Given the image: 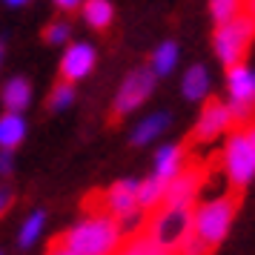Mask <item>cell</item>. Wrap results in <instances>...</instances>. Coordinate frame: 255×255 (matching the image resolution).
I'll list each match as a JSON object with an SVG mask.
<instances>
[{
    "label": "cell",
    "mask_w": 255,
    "mask_h": 255,
    "mask_svg": "<svg viewBox=\"0 0 255 255\" xmlns=\"http://www.w3.org/2000/svg\"><path fill=\"white\" fill-rule=\"evenodd\" d=\"M0 60H3V46H0Z\"/></svg>",
    "instance_id": "obj_33"
},
{
    "label": "cell",
    "mask_w": 255,
    "mask_h": 255,
    "mask_svg": "<svg viewBox=\"0 0 255 255\" xmlns=\"http://www.w3.org/2000/svg\"><path fill=\"white\" fill-rule=\"evenodd\" d=\"M247 135H250V143H253V149H255V124L247 129Z\"/></svg>",
    "instance_id": "obj_31"
},
{
    "label": "cell",
    "mask_w": 255,
    "mask_h": 255,
    "mask_svg": "<svg viewBox=\"0 0 255 255\" xmlns=\"http://www.w3.org/2000/svg\"><path fill=\"white\" fill-rule=\"evenodd\" d=\"M238 209V195H218L212 201H204L198 209H192V232L204 238L209 247H218L232 227Z\"/></svg>",
    "instance_id": "obj_3"
},
{
    "label": "cell",
    "mask_w": 255,
    "mask_h": 255,
    "mask_svg": "<svg viewBox=\"0 0 255 255\" xmlns=\"http://www.w3.org/2000/svg\"><path fill=\"white\" fill-rule=\"evenodd\" d=\"M69 23H52L46 29V40L49 43H55V46H60V43H66L69 40Z\"/></svg>",
    "instance_id": "obj_24"
},
{
    "label": "cell",
    "mask_w": 255,
    "mask_h": 255,
    "mask_svg": "<svg viewBox=\"0 0 255 255\" xmlns=\"http://www.w3.org/2000/svg\"><path fill=\"white\" fill-rule=\"evenodd\" d=\"M253 37H255V20L250 14H235L227 23H218L215 37H212L218 60L227 69L235 66V63H241L250 43H253Z\"/></svg>",
    "instance_id": "obj_4"
},
{
    "label": "cell",
    "mask_w": 255,
    "mask_h": 255,
    "mask_svg": "<svg viewBox=\"0 0 255 255\" xmlns=\"http://www.w3.org/2000/svg\"><path fill=\"white\" fill-rule=\"evenodd\" d=\"M209 250H212V247H209V244L204 241V238H198L195 232H189L184 241L178 244L175 255H209Z\"/></svg>",
    "instance_id": "obj_23"
},
{
    "label": "cell",
    "mask_w": 255,
    "mask_h": 255,
    "mask_svg": "<svg viewBox=\"0 0 255 255\" xmlns=\"http://www.w3.org/2000/svg\"><path fill=\"white\" fill-rule=\"evenodd\" d=\"M155 72L152 69H135L127 75V81L121 83L118 89V98H115V118H124L129 112H135L146 98L152 95L155 89Z\"/></svg>",
    "instance_id": "obj_8"
},
{
    "label": "cell",
    "mask_w": 255,
    "mask_h": 255,
    "mask_svg": "<svg viewBox=\"0 0 255 255\" xmlns=\"http://www.w3.org/2000/svg\"><path fill=\"white\" fill-rule=\"evenodd\" d=\"M204 184V169L201 166H184L181 172L166 181L163 204L166 207H192Z\"/></svg>",
    "instance_id": "obj_9"
},
{
    "label": "cell",
    "mask_w": 255,
    "mask_h": 255,
    "mask_svg": "<svg viewBox=\"0 0 255 255\" xmlns=\"http://www.w3.org/2000/svg\"><path fill=\"white\" fill-rule=\"evenodd\" d=\"M189 232H192V207H166L163 204V209H158L146 224V235L172 253Z\"/></svg>",
    "instance_id": "obj_5"
},
{
    "label": "cell",
    "mask_w": 255,
    "mask_h": 255,
    "mask_svg": "<svg viewBox=\"0 0 255 255\" xmlns=\"http://www.w3.org/2000/svg\"><path fill=\"white\" fill-rule=\"evenodd\" d=\"M230 127H232L230 106L221 104V101H209V104L204 106L201 118H198L195 129H192V140H195V143H209V140L221 138Z\"/></svg>",
    "instance_id": "obj_10"
},
{
    "label": "cell",
    "mask_w": 255,
    "mask_h": 255,
    "mask_svg": "<svg viewBox=\"0 0 255 255\" xmlns=\"http://www.w3.org/2000/svg\"><path fill=\"white\" fill-rule=\"evenodd\" d=\"M46 255H78L72 247H66V244L60 241V238H55V241L49 244V250H46Z\"/></svg>",
    "instance_id": "obj_26"
},
{
    "label": "cell",
    "mask_w": 255,
    "mask_h": 255,
    "mask_svg": "<svg viewBox=\"0 0 255 255\" xmlns=\"http://www.w3.org/2000/svg\"><path fill=\"white\" fill-rule=\"evenodd\" d=\"M92 69H95V49L89 43H72L66 49L63 60H60V78L69 83H78L83 78H89Z\"/></svg>",
    "instance_id": "obj_11"
},
{
    "label": "cell",
    "mask_w": 255,
    "mask_h": 255,
    "mask_svg": "<svg viewBox=\"0 0 255 255\" xmlns=\"http://www.w3.org/2000/svg\"><path fill=\"white\" fill-rule=\"evenodd\" d=\"M12 169H14L12 149H0V175H12Z\"/></svg>",
    "instance_id": "obj_25"
},
{
    "label": "cell",
    "mask_w": 255,
    "mask_h": 255,
    "mask_svg": "<svg viewBox=\"0 0 255 255\" xmlns=\"http://www.w3.org/2000/svg\"><path fill=\"white\" fill-rule=\"evenodd\" d=\"M0 255H3V253H0Z\"/></svg>",
    "instance_id": "obj_34"
},
{
    "label": "cell",
    "mask_w": 255,
    "mask_h": 255,
    "mask_svg": "<svg viewBox=\"0 0 255 255\" xmlns=\"http://www.w3.org/2000/svg\"><path fill=\"white\" fill-rule=\"evenodd\" d=\"M86 207L109 212L124 235H135L143 227V209L138 207V181H121L112 189H106L104 195H95L92 204L86 201Z\"/></svg>",
    "instance_id": "obj_2"
},
{
    "label": "cell",
    "mask_w": 255,
    "mask_h": 255,
    "mask_svg": "<svg viewBox=\"0 0 255 255\" xmlns=\"http://www.w3.org/2000/svg\"><path fill=\"white\" fill-rule=\"evenodd\" d=\"M163 192H166V181L158 178V175H152V178H146V181H138V207L143 209V212L161 207Z\"/></svg>",
    "instance_id": "obj_16"
},
{
    "label": "cell",
    "mask_w": 255,
    "mask_h": 255,
    "mask_svg": "<svg viewBox=\"0 0 255 255\" xmlns=\"http://www.w3.org/2000/svg\"><path fill=\"white\" fill-rule=\"evenodd\" d=\"M115 255H146V253H143V247L138 244V238H132L127 247H118V253H115Z\"/></svg>",
    "instance_id": "obj_27"
},
{
    "label": "cell",
    "mask_w": 255,
    "mask_h": 255,
    "mask_svg": "<svg viewBox=\"0 0 255 255\" xmlns=\"http://www.w3.org/2000/svg\"><path fill=\"white\" fill-rule=\"evenodd\" d=\"M12 207V192L6 189V186H0V218L6 215V209Z\"/></svg>",
    "instance_id": "obj_28"
},
{
    "label": "cell",
    "mask_w": 255,
    "mask_h": 255,
    "mask_svg": "<svg viewBox=\"0 0 255 255\" xmlns=\"http://www.w3.org/2000/svg\"><path fill=\"white\" fill-rule=\"evenodd\" d=\"M112 14H115V9L109 0H86L83 3V20L92 29H106L112 23Z\"/></svg>",
    "instance_id": "obj_18"
},
{
    "label": "cell",
    "mask_w": 255,
    "mask_h": 255,
    "mask_svg": "<svg viewBox=\"0 0 255 255\" xmlns=\"http://www.w3.org/2000/svg\"><path fill=\"white\" fill-rule=\"evenodd\" d=\"M26 138L23 112H9L0 118V149H17Z\"/></svg>",
    "instance_id": "obj_13"
},
{
    "label": "cell",
    "mask_w": 255,
    "mask_h": 255,
    "mask_svg": "<svg viewBox=\"0 0 255 255\" xmlns=\"http://www.w3.org/2000/svg\"><path fill=\"white\" fill-rule=\"evenodd\" d=\"M224 169L235 189H244L255 178V149L247 132H232L224 149Z\"/></svg>",
    "instance_id": "obj_6"
},
{
    "label": "cell",
    "mask_w": 255,
    "mask_h": 255,
    "mask_svg": "<svg viewBox=\"0 0 255 255\" xmlns=\"http://www.w3.org/2000/svg\"><path fill=\"white\" fill-rule=\"evenodd\" d=\"M43 224H46V215H43V212H32V215L23 221V227H20L17 244H20V247H35V241L40 238V232H43Z\"/></svg>",
    "instance_id": "obj_20"
},
{
    "label": "cell",
    "mask_w": 255,
    "mask_h": 255,
    "mask_svg": "<svg viewBox=\"0 0 255 255\" xmlns=\"http://www.w3.org/2000/svg\"><path fill=\"white\" fill-rule=\"evenodd\" d=\"M184 158H186L184 146L166 143V146H161V149L155 152V172L152 175H158V178H163V181H169V178H175V175L186 166Z\"/></svg>",
    "instance_id": "obj_12"
},
{
    "label": "cell",
    "mask_w": 255,
    "mask_h": 255,
    "mask_svg": "<svg viewBox=\"0 0 255 255\" xmlns=\"http://www.w3.org/2000/svg\"><path fill=\"white\" fill-rule=\"evenodd\" d=\"M166 127H169V115H166V112H155V115L143 118L138 127H135V132H132V143L143 146V143L155 140L158 135H163Z\"/></svg>",
    "instance_id": "obj_15"
},
{
    "label": "cell",
    "mask_w": 255,
    "mask_h": 255,
    "mask_svg": "<svg viewBox=\"0 0 255 255\" xmlns=\"http://www.w3.org/2000/svg\"><path fill=\"white\" fill-rule=\"evenodd\" d=\"M244 6H247V14L255 20V0H244Z\"/></svg>",
    "instance_id": "obj_30"
},
{
    "label": "cell",
    "mask_w": 255,
    "mask_h": 255,
    "mask_svg": "<svg viewBox=\"0 0 255 255\" xmlns=\"http://www.w3.org/2000/svg\"><path fill=\"white\" fill-rule=\"evenodd\" d=\"M0 98L9 112H26V106L32 104V86L26 78H12V81H6Z\"/></svg>",
    "instance_id": "obj_14"
},
{
    "label": "cell",
    "mask_w": 255,
    "mask_h": 255,
    "mask_svg": "<svg viewBox=\"0 0 255 255\" xmlns=\"http://www.w3.org/2000/svg\"><path fill=\"white\" fill-rule=\"evenodd\" d=\"M175 63H178V46H175L172 40H166L161 46L155 49V55H152V72L155 75H169L175 69Z\"/></svg>",
    "instance_id": "obj_19"
},
{
    "label": "cell",
    "mask_w": 255,
    "mask_h": 255,
    "mask_svg": "<svg viewBox=\"0 0 255 255\" xmlns=\"http://www.w3.org/2000/svg\"><path fill=\"white\" fill-rule=\"evenodd\" d=\"M230 112L232 121H250L255 109V69L247 63L230 66Z\"/></svg>",
    "instance_id": "obj_7"
},
{
    "label": "cell",
    "mask_w": 255,
    "mask_h": 255,
    "mask_svg": "<svg viewBox=\"0 0 255 255\" xmlns=\"http://www.w3.org/2000/svg\"><path fill=\"white\" fill-rule=\"evenodd\" d=\"M72 101H75V86H72L69 81L58 83L55 89H52V95H49V106L52 109H66V106H72Z\"/></svg>",
    "instance_id": "obj_22"
},
{
    "label": "cell",
    "mask_w": 255,
    "mask_h": 255,
    "mask_svg": "<svg viewBox=\"0 0 255 255\" xmlns=\"http://www.w3.org/2000/svg\"><path fill=\"white\" fill-rule=\"evenodd\" d=\"M244 0H209V14L215 23H227L235 14H241Z\"/></svg>",
    "instance_id": "obj_21"
},
{
    "label": "cell",
    "mask_w": 255,
    "mask_h": 255,
    "mask_svg": "<svg viewBox=\"0 0 255 255\" xmlns=\"http://www.w3.org/2000/svg\"><path fill=\"white\" fill-rule=\"evenodd\" d=\"M89 215L81 218L72 230L60 235V241L72 247L78 255H115L121 247L124 232L118 227V221L98 207H86Z\"/></svg>",
    "instance_id": "obj_1"
},
{
    "label": "cell",
    "mask_w": 255,
    "mask_h": 255,
    "mask_svg": "<svg viewBox=\"0 0 255 255\" xmlns=\"http://www.w3.org/2000/svg\"><path fill=\"white\" fill-rule=\"evenodd\" d=\"M3 3H9V6H23V3H29V0H3Z\"/></svg>",
    "instance_id": "obj_32"
},
{
    "label": "cell",
    "mask_w": 255,
    "mask_h": 255,
    "mask_svg": "<svg viewBox=\"0 0 255 255\" xmlns=\"http://www.w3.org/2000/svg\"><path fill=\"white\" fill-rule=\"evenodd\" d=\"M83 0H55V6L58 9H63V12H72V9H78Z\"/></svg>",
    "instance_id": "obj_29"
},
{
    "label": "cell",
    "mask_w": 255,
    "mask_h": 255,
    "mask_svg": "<svg viewBox=\"0 0 255 255\" xmlns=\"http://www.w3.org/2000/svg\"><path fill=\"white\" fill-rule=\"evenodd\" d=\"M181 89H184V98L186 101H204L209 92V75L204 66H192L186 69L184 81H181Z\"/></svg>",
    "instance_id": "obj_17"
}]
</instances>
